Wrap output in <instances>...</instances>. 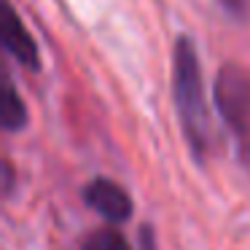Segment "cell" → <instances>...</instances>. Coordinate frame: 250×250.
Masks as SVG:
<instances>
[{"label":"cell","instance_id":"277c9868","mask_svg":"<svg viewBox=\"0 0 250 250\" xmlns=\"http://www.w3.org/2000/svg\"><path fill=\"white\" fill-rule=\"evenodd\" d=\"M3 46L6 51L19 62L24 65L27 70H38L41 67V54H38V43L33 41L30 30L24 27V22L19 19V14L8 6L6 11V24H3Z\"/></svg>","mask_w":250,"mask_h":250},{"label":"cell","instance_id":"7a4b0ae2","mask_svg":"<svg viewBox=\"0 0 250 250\" xmlns=\"http://www.w3.org/2000/svg\"><path fill=\"white\" fill-rule=\"evenodd\" d=\"M215 108L239 143V156L250 167V70L223 65L215 78Z\"/></svg>","mask_w":250,"mask_h":250},{"label":"cell","instance_id":"5b68a950","mask_svg":"<svg viewBox=\"0 0 250 250\" xmlns=\"http://www.w3.org/2000/svg\"><path fill=\"white\" fill-rule=\"evenodd\" d=\"M0 121L6 132H19L27 126V105L19 97L17 86L6 78V94H3V110H0Z\"/></svg>","mask_w":250,"mask_h":250},{"label":"cell","instance_id":"8992f818","mask_svg":"<svg viewBox=\"0 0 250 250\" xmlns=\"http://www.w3.org/2000/svg\"><path fill=\"white\" fill-rule=\"evenodd\" d=\"M81 250H132V248L119 229L103 226V229H94V231L83 239Z\"/></svg>","mask_w":250,"mask_h":250},{"label":"cell","instance_id":"52a82bcc","mask_svg":"<svg viewBox=\"0 0 250 250\" xmlns=\"http://www.w3.org/2000/svg\"><path fill=\"white\" fill-rule=\"evenodd\" d=\"M221 3L229 8L231 17H245V11H248V0H221Z\"/></svg>","mask_w":250,"mask_h":250},{"label":"cell","instance_id":"9c48e42d","mask_svg":"<svg viewBox=\"0 0 250 250\" xmlns=\"http://www.w3.org/2000/svg\"><path fill=\"white\" fill-rule=\"evenodd\" d=\"M3 169H6V194H11V188H14V169H11V162H6L3 164Z\"/></svg>","mask_w":250,"mask_h":250},{"label":"cell","instance_id":"6da1fadb","mask_svg":"<svg viewBox=\"0 0 250 250\" xmlns=\"http://www.w3.org/2000/svg\"><path fill=\"white\" fill-rule=\"evenodd\" d=\"M172 97L191 151L196 159H205L212 146V119L205 97L199 54H196L194 41L186 35L178 38L172 51Z\"/></svg>","mask_w":250,"mask_h":250},{"label":"cell","instance_id":"3957f363","mask_svg":"<svg viewBox=\"0 0 250 250\" xmlns=\"http://www.w3.org/2000/svg\"><path fill=\"white\" fill-rule=\"evenodd\" d=\"M83 202L108 223H126L132 218V196L116 180L94 178L83 188Z\"/></svg>","mask_w":250,"mask_h":250},{"label":"cell","instance_id":"ba28073f","mask_svg":"<svg viewBox=\"0 0 250 250\" xmlns=\"http://www.w3.org/2000/svg\"><path fill=\"white\" fill-rule=\"evenodd\" d=\"M140 242H143V250H156V242H153V229L148 226V223L140 229Z\"/></svg>","mask_w":250,"mask_h":250}]
</instances>
